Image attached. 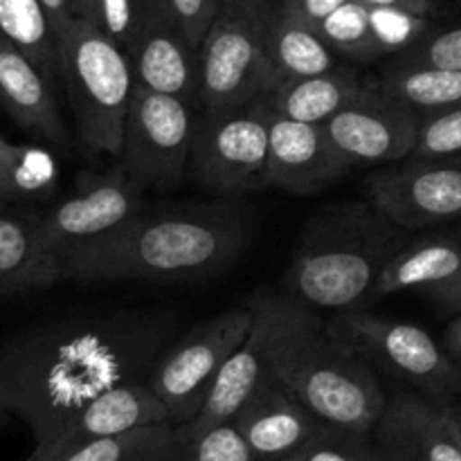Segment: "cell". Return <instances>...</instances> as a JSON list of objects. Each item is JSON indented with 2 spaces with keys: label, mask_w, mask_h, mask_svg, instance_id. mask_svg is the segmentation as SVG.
Wrapping results in <instances>:
<instances>
[{
  "label": "cell",
  "mask_w": 461,
  "mask_h": 461,
  "mask_svg": "<svg viewBox=\"0 0 461 461\" xmlns=\"http://www.w3.org/2000/svg\"><path fill=\"white\" fill-rule=\"evenodd\" d=\"M176 338L174 315L140 309L27 329L0 347V403L45 446L108 390L149 381Z\"/></svg>",
  "instance_id": "1"
},
{
  "label": "cell",
  "mask_w": 461,
  "mask_h": 461,
  "mask_svg": "<svg viewBox=\"0 0 461 461\" xmlns=\"http://www.w3.org/2000/svg\"><path fill=\"white\" fill-rule=\"evenodd\" d=\"M252 239V212L239 198L147 212L111 237L61 259L63 282H183L237 261Z\"/></svg>",
  "instance_id": "2"
},
{
  "label": "cell",
  "mask_w": 461,
  "mask_h": 461,
  "mask_svg": "<svg viewBox=\"0 0 461 461\" xmlns=\"http://www.w3.org/2000/svg\"><path fill=\"white\" fill-rule=\"evenodd\" d=\"M410 239L369 201L327 207L302 230L282 295L313 311L360 309Z\"/></svg>",
  "instance_id": "3"
},
{
  "label": "cell",
  "mask_w": 461,
  "mask_h": 461,
  "mask_svg": "<svg viewBox=\"0 0 461 461\" xmlns=\"http://www.w3.org/2000/svg\"><path fill=\"white\" fill-rule=\"evenodd\" d=\"M273 374L322 423L374 435L387 394L374 365L313 309L284 295Z\"/></svg>",
  "instance_id": "4"
},
{
  "label": "cell",
  "mask_w": 461,
  "mask_h": 461,
  "mask_svg": "<svg viewBox=\"0 0 461 461\" xmlns=\"http://www.w3.org/2000/svg\"><path fill=\"white\" fill-rule=\"evenodd\" d=\"M59 77L66 86L77 135L86 156L117 160L135 90L129 52L84 18L57 34Z\"/></svg>",
  "instance_id": "5"
},
{
  "label": "cell",
  "mask_w": 461,
  "mask_h": 461,
  "mask_svg": "<svg viewBox=\"0 0 461 461\" xmlns=\"http://www.w3.org/2000/svg\"><path fill=\"white\" fill-rule=\"evenodd\" d=\"M275 0H223L198 45V104L228 111L266 97L279 84L266 50Z\"/></svg>",
  "instance_id": "6"
},
{
  "label": "cell",
  "mask_w": 461,
  "mask_h": 461,
  "mask_svg": "<svg viewBox=\"0 0 461 461\" xmlns=\"http://www.w3.org/2000/svg\"><path fill=\"white\" fill-rule=\"evenodd\" d=\"M329 327L345 338L376 372L403 383L432 403L461 396V365L421 327L369 311H342Z\"/></svg>",
  "instance_id": "7"
},
{
  "label": "cell",
  "mask_w": 461,
  "mask_h": 461,
  "mask_svg": "<svg viewBox=\"0 0 461 461\" xmlns=\"http://www.w3.org/2000/svg\"><path fill=\"white\" fill-rule=\"evenodd\" d=\"M273 111L261 97L228 111L198 113L189 176L223 198L261 192L268 162Z\"/></svg>",
  "instance_id": "8"
},
{
  "label": "cell",
  "mask_w": 461,
  "mask_h": 461,
  "mask_svg": "<svg viewBox=\"0 0 461 461\" xmlns=\"http://www.w3.org/2000/svg\"><path fill=\"white\" fill-rule=\"evenodd\" d=\"M255 324L252 300L225 309L198 327L176 338L149 374L153 392L160 396L176 428L201 412L221 367L239 349Z\"/></svg>",
  "instance_id": "9"
},
{
  "label": "cell",
  "mask_w": 461,
  "mask_h": 461,
  "mask_svg": "<svg viewBox=\"0 0 461 461\" xmlns=\"http://www.w3.org/2000/svg\"><path fill=\"white\" fill-rule=\"evenodd\" d=\"M198 104L135 86L117 162L147 189H174L189 176Z\"/></svg>",
  "instance_id": "10"
},
{
  "label": "cell",
  "mask_w": 461,
  "mask_h": 461,
  "mask_svg": "<svg viewBox=\"0 0 461 461\" xmlns=\"http://www.w3.org/2000/svg\"><path fill=\"white\" fill-rule=\"evenodd\" d=\"M144 212V189L117 162L102 174H81L70 194L36 212L45 246L63 257L111 237Z\"/></svg>",
  "instance_id": "11"
},
{
  "label": "cell",
  "mask_w": 461,
  "mask_h": 461,
  "mask_svg": "<svg viewBox=\"0 0 461 461\" xmlns=\"http://www.w3.org/2000/svg\"><path fill=\"white\" fill-rule=\"evenodd\" d=\"M365 196L392 223L414 234L461 221V153L399 162L365 180Z\"/></svg>",
  "instance_id": "12"
},
{
  "label": "cell",
  "mask_w": 461,
  "mask_h": 461,
  "mask_svg": "<svg viewBox=\"0 0 461 461\" xmlns=\"http://www.w3.org/2000/svg\"><path fill=\"white\" fill-rule=\"evenodd\" d=\"M421 122L417 111L369 79L363 93L322 126L342 160L356 169L408 160L417 147Z\"/></svg>",
  "instance_id": "13"
},
{
  "label": "cell",
  "mask_w": 461,
  "mask_h": 461,
  "mask_svg": "<svg viewBox=\"0 0 461 461\" xmlns=\"http://www.w3.org/2000/svg\"><path fill=\"white\" fill-rule=\"evenodd\" d=\"M250 300L255 304V324L246 340L221 367L201 412L189 423L176 428L178 444L194 439L221 423L234 421L239 410L255 394L261 381L273 372L275 345H277L279 327H282L284 295L261 288Z\"/></svg>",
  "instance_id": "14"
},
{
  "label": "cell",
  "mask_w": 461,
  "mask_h": 461,
  "mask_svg": "<svg viewBox=\"0 0 461 461\" xmlns=\"http://www.w3.org/2000/svg\"><path fill=\"white\" fill-rule=\"evenodd\" d=\"M129 57L135 86L198 104V48L165 0H142V16Z\"/></svg>",
  "instance_id": "15"
},
{
  "label": "cell",
  "mask_w": 461,
  "mask_h": 461,
  "mask_svg": "<svg viewBox=\"0 0 461 461\" xmlns=\"http://www.w3.org/2000/svg\"><path fill=\"white\" fill-rule=\"evenodd\" d=\"M351 171L333 149L322 124L273 115L264 187L293 196H315Z\"/></svg>",
  "instance_id": "16"
},
{
  "label": "cell",
  "mask_w": 461,
  "mask_h": 461,
  "mask_svg": "<svg viewBox=\"0 0 461 461\" xmlns=\"http://www.w3.org/2000/svg\"><path fill=\"white\" fill-rule=\"evenodd\" d=\"M167 421H169V412L160 396L153 392L151 383H124V385L108 390L106 394L95 399L88 408L81 410L52 441H48L45 446H34L27 459L41 461L57 457V455L79 448L88 441L124 435V432L138 430V428Z\"/></svg>",
  "instance_id": "17"
},
{
  "label": "cell",
  "mask_w": 461,
  "mask_h": 461,
  "mask_svg": "<svg viewBox=\"0 0 461 461\" xmlns=\"http://www.w3.org/2000/svg\"><path fill=\"white\" fill-rule=\"evenodd\" d=\"M234 426L257 461H279L295 453L327 423L320 421L282 381L270 374L239 410Z\"/></svg>",
  "instance_id": "18"
},
{
  "label": "cell",
  "mask_w": 461,
  "mask_h": 461,
  "mask_svg": "<svg viewBox=\"0 0 461 461\" xmlns=\"http://www.w3.org/2000/svg\"><path fill=\"white\" fill-rule=\"evenodd\" d=\"M0 108L21 129L54 147H68V129L59 111L54 79L23 50L0 34Z\"/></svg>",
  "instance_id": "19"
},
{
  "label": "cell",
  "mask_w": 461,
  "mask_h": 461,
  "mask_svg": "<svg viewBox=\"0 0 461 461\" xmlns=\"http://www.w3.org/2000/svg\"><path fill=\"white\" fill-rule=\"evenodd\" d=\"M374 439L390 461H461L437 403L412 390L387 396Z\"/></svg>",
  "instance_id": "20"
},
{
  "label": "cell",
  "mask_w": 461,
  "mask_h": 461,
  "mask_svg": "<svg viewBox=\"0 0 461 461\" xmlns=\"http://www.w3.org/2000/svg\"><path fill=\"white\" fill-rule=\"evenodd\" d=\"M61 282V264L41 237L36 212L0 203V288L5 295L41 291Z\"/></svg>",
  "instance_id": "21"
},
{
  "label": "cell",
  "mask_w": 461,
  "mask_h": 461,
  "mask_svg": "<svg viewBox=\"0 0 461 461\" xmlns=\"http://www.w3.org/2000/svg\"><path fill=\"white\" fill-rule=\"evenodd\" d=\"M461 277V225L412 237L378 279L372 302L403 291H428Z\"/></svg>",
  "instance_id": "22"
},
{
  "label": "cell",
  "mask_w": 461,
  "mask_h": 461,
  "mask_svg": "<svg viewBox=\"0 0 461 461\" xmlns=\"http://www.w3.org/2000/svg\"><path fill=\"white\" fill-rule=\"evenodd\" d=\"M367 84L369 79L347 63L322 75L279 81L266 99L273 115L306 124H327L351 99L358 97Z\"/></svg>",
  "instance_id": "23"
},
{
  "label": "cell",
  "mask_w": 461,
  "mask_h": 461,
  "mask_svg": "<svg viewBox=\"0 0 461 461\" xmlns=\"http://www.w3.org/2000/svg\"><path fill=\"white\" fill-rule=\"evenodd\" d=\"M266 50L277 81L322 75L349 63L324 41L318 27L282 12L275 3L266 21Z\"/></svg>",
  "instance_id": "24"
},
{
  "label": "cell",
  "mask_w": 461,
  "mask_h": 461,
  "mask_svg": "<svg viewBox=\"0 0 461 461\" xmlns=\"http://www.w3.org/2000/svg\"><path fill=\"white\" fill-rule=\"evenodd\" d=\"M376 81L421 117L461 106V70L387 66Z\"/></svg>",
  "instance_id": "25"
},
{
  "label": "cell",
  "mask_w": 461,
  "mask_h": 461,
  "mask_svg": "<svg viewBox=\"0 0 461 461\" xmlns=\"http://www.w3.org/2000/svg\"><path fill=\"white\" fill-rule=\"evenodd\" d=\"M0 34L27 54L50 79H59V45L41 0H0Z\"/></svg>",
  "instance_id": "26"
},
{
  "label": "cell",
  "mask_w": 461,
  "mask_h": 461,
  "mask_svg": "<svg viewBox=\"0 0 461 461\" xmlns=\"http://www.w3.org/2000/svg\"><path fill=\"white\" fill-rule=\"evenodd\" d=\"M176 446V426L167 421L88 441L79 448L41 461H171Z\"/></svg>",
  "instance_id": "27"
},
{
  "label": "cell",
  "mask_w": 461,
  "mask_h": 461,
  "mask_svg": "<svg viewBox=\"0 0 461 461\" xmlns=\"http://www.w3.org/2000/svg\"><path fill=\"white\" fill-rule=\"evenodd\" d=\"M329 45L351 63H372L387 54L376 23V9L360 0H347L318 25Z\"/></svg>",
  "instance_id": "28"
},
{
  "label": "cell",
  "mask_w": 461,
  "mask_h": 461,
  "mask_svg": "<svg viewBox=\"0 0 461 461\" xmlns=\"http://www.w3.org/2000/svg\"><path fill=\"white\" fill-rule=\"evenodd\" d=\"M279 461H390L374 435L324 426L302 448Z\"/></svg>",
  "instance_id": "29"
},
{
  "label": "cell",
  "mask_w": 461,
  "mask_h": 461,
  "mask_svg": "<svg viewBox=\"0 0 461 461\" xmlns=\"http://www.w3.org/2000/svg\"><path fill=\"white\" fill-rule=\"evenodd\" d=\"M171 461H257V457L234 421H230L176 446Z\"/></svg>",
  "instance_id": "30"
},
{
  "label": "cell",
  "mask_w": 461,
  "mask_h": 461,
  "mask_svg": "<svg viewBox=\"0 0 461 461\" xmlns=\"http://www.w3.org/2000/svg\"><path fill=\"white\" fill-rule=\"evenodd\" d=\"M390 66L461 70V25L446 27V30H430L417 43L396 54Z\"/></svg>",
  "instance_id": "31"
},
{
  "label": "cell",
  "mask_w": 461,
  "mask_h": 461,
  "mask_svg": "<svg viewBox=\"0 0 461 461\" xmlns=\"http://www.w3.org/2000/svg\"><path fill=\"white\" fill-rule=\"evenodd\" d=\"M461 153V106L423 115L417 147L410 158H448Z\"/></svg>",
  "instance_id": "32"
},
{
  "label": "cell",
  "mask_w": 461,
  "mask_h": 461,
  "mask_svg": "<svg viewBox=\"0 0 461 461\" xmlns=\"http://www.w3.org/2000/svg\"><path fill=\"white\" fill-rule=\"evenodd\" d=\"M142 16V0H99L97 25L129 52Z\"/></svg>",
  "instance_id": "33"
},
{
  "label": "cell",
  "mask_w": 461,
  "mask_h": 461,
  "mask_svg": "<svg viewBox=\"0 0 461 461\" xmlns=\"http://www.w3.org/2000/svg\"><path fill=\"white\" fill-rule=\"evenodd\" d=\"M169 12L176 21L187 32L194 45H201L203 36L207 34L210 25L214 23L223 0H165Z\"/></svg>",
  "instance_id": "34"
},
{
  "label": "cell",
  "mask_w": 461,
  "mask_h": 461,
  "mask_svg": "<svg viewBox=\"0 0 461 461\" xmlns=\"http://www.w3.org/2000/svg\"><path fill=\"white\" fill-rule=\"evenodd\" d=\"M345 3L347 0H275V5L282 12L291 14V16L300 18L313 27H318L329 14H333Z\"/></svg>",
  "instance_id": "35"
},
{
  "label": "cell",
  "mask_w": 461,
  "mask_h": 461,
  "mask_svg": "<svg viewBox=\"0 0 461 461\" xmlns=\"http://www.w3.org/2000/svg\"><path fill=\"white\" fill-rule=\"evenodd\" d=\"M369 7L396 9V12L417 14V16H435L439 12V0H360Z\"/></svg>",
  "instance_id": "36"
},
{
  "label": "cell",
  "mask_w": 461,
  "mask_h": 461,
  "mask_svg": "<svg viewBox=\"0 0 461 461\" xmlns=\"http://www.w3.org/2000/svg\"><path fill=\"white\" fill-rule=\"evenodd\" d=\"M423 295H426L428 300L437 302L439 306H444V309L461 313V277L450 284H444V286L428 288V291H423Z\"/></svg>",
  "instance_id": "37"
},
{
  "label": "cell",
  "mask_w": 461,
  "mask_h": 461,
  "mask_svg": "<svg viewBox=\"0 0 461 461\" xmlns=\"http://www.w3.org/2000/svg\"><path fill=\"white\" fill-rule=\"evenodd\" d=\"M437 410H439L441 421L446 423L448 432L453 435V439L457 441L461 448V403L459 401H450V403H437Z\"/></svg>",
  "instance_id": "38"
},
{
  "label": "cell",
  "mask_w": 461,
  "mask_h": 461,
  "mask_svg": "<svg viewBox=\"0 0 461 461\" xmlns=\"http://www.w3.org/2000/svg\"><path fill=\"white\" fill-rule=\"evenodd\" d=\"M41 3L45 5V12H48L50 21H52L54 34H59L68 25L70 18H75L72 16L70 0H41Z\"/></svg>",
  "instance_id": "39"
},
{
  "label": "cell",
  "mask_w": 461,
  "mask_h": 461,
  "mask_svg": "<svg viewBox=\"0 0 461 461\" xmlns=\"http://www.w3.org/2000/svg\"><path fill=\"white\" fill-rule=\"evenodd\" d=\"M444 347L450 356L461 365V313L455 320H450V324L444 331Z\"/></svg>",
  "instance_id": "40"
},
{
  "label": "cell",
  "mask_w": 461,
  "mask_h": 461,
  "mask_svg": "<svg viewBox=\"0 0 461 461\" xmlns=\"http://www.w3.org/2000/svg\"><path fill=\"white\" fill-rule=\"evenodd\" d=\"M72 16L84 18V21L99 23V0H70Z\"/></svg>",
  "instance_id": "41"
},
{
  "label": "cell",
  "mask_w": 461,
  "mask_h": 461,
  "mask_svg": "<svg viewBox=\"0 0 461 461\" xmlns=\"http://www.w3.org/2000/svg\"><path fill=\"white\" fill-rule=\"evenodd\" d=\"M12 144H14V142H7V140H5L3 135H0V153L9 151V149H12Z\"/></svg>",
  "instance_id": "42"
},
{
  "label": "cell",
  "mask_w": 461,
  "mask_h": 461,
  "mask_svg": "<svg viewBox=\"0 0 461 461\" xmlns=\"http://www.w3.org/2000/svg\"><path fill=\"white\" fill-rule=\"evenodd\" d=\"M7 417H9V412L3 408V403H0V423H5V419Z\"/></svg>",
  "instance_id": "43"
},
{
  "label": "cell",
  "mask_w": 461,
  "mask_h": 461,
  "mask_svg": "<svg viewBox=\"0 0 461 461\" xmlns=\"http://www.w3.org/2000/svg\"><path fill=\"white\" fill-rule=\"evenodd\" d=\"M3 297H5V291H3V288H0V300H3Z\"/></svg>",
  "instance_id": "44"
}]
</instances>
